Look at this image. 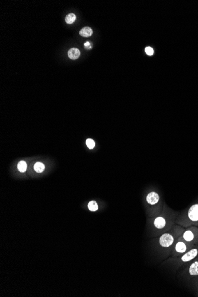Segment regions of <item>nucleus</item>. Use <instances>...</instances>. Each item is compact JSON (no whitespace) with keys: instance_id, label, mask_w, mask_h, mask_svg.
I'll return each instance as SVG.
<instances>
[{"instance_id":"f257e3e1","label":"nucleus","mask_w":198,"mask_h":297,"mask_svg":"<svg viewBox=\"0 0 198 297\" xmlns=\"http://www.w3.org/2000/svg\"><path fill=\"white\" fill-rule=\"evenodd\" d=\"M184 230V227L175 224L167 232L152 239L151 247L155 256L161 260L170 257L174 244Z\"/></svg>"},{"instance_id":"f03ea898","label":"nucleus","mask_w":198,"mask_h":297,"mask_svg":"<svg viewBox=\"0 0 198 297\" xmlns=\"http://www.w3.org/2000/svg\"><path fill=\"white\" fill-rule=\"evenodd\" d=\"M177 218L176 215L164 211L158 215L148 219L146 234L149 237L154 238L167 232L176 224Z\"/></svg>"},{"instance_id":"7ed1b4c3","label":"nucleus","mask_w":198,"mask_h":297,"mask_svg":"<svg viewBox=\"0 0 198 297\" xmlns=\"http://www.w3.org/2000/svg\"><path fill=\"white\" fill-rule=\"evenodd\" d=\"M198 256V246H195L185 253L177 257H170L166 259V263L174 269H178Z\"/></svg>"},{"instance_id":"20e7f679","label":"nucleus","mask_w":198,"mask_h":297,"mask_svg":"<svg viewBox=\"0 0 198 297\" xmlns=\"http://www.w3.org/2000/svg\"><path fill=\"white\" fill-rule=\"evenodd\" d=\"M181 267L180 275L184 279L189 281L198 276V256Z\"/></svg>"},{"instance_id":"39448f33","label":"nucleus","mask_w":198,"mask_h":297,"mask_svg":"<svg viewBox=\"0 0 198 297\" xmlns=\"http://www.w3.org/2000/svg\"><path fill=\"white\" fill-rule=\"evenodd\" d=\"M178 239L198 246V226L192 225L185 228L183 233Z\"/></svg>"},{"instance_id":"423d86ee","label":"nucleus","mask_w":198,"mask_h":297,"mask_svg":"<svg viewBox=\"0 0 198 297\" xmlns=\"http://www.w3.org/2000/svg\"><path fill=\"white\" fill-rule=\"evenodd\" d=\"M196 245L189 243L185 241L178 239L172 249L170 257H177L187 252Z\"/></svg>"},{"instance_id":"0eeeda50","label":"nucleus","mask_w":198,"mask_h":297,"mask_svg":"<svg viewBox=\"0 0 198 297\" xmlns=\"http://www.w3.org/2000/svg\"><path fill=\"white\" fill-rule=\"evenodd\" d=\"M160 201V197L155 191H150L146 196V202L150 206H156Z\"/></svg>"},{"instance_id":"6e6552de","label":"nucleus","mask_w":198,"mask_h":297,"mask_svg":"<svg viewBox=\"0 0 198 297\" xmlns=\"http://www.w3.org/2000/svg\"><path fill=\"white\" fill-rule=\"evenodd\" d=\"M68 57L73 60H75L78 59L80 56V51L77 48H71L68 52Z\"/></svg>"},{"instance_id":"1a4fd4ad","label":"nucleus","mask_w":198,"mask_h":297,"mask_svg":"<svg viewBox=\"0 0 198 297\" xmlns=\"http://www.w3.org/2000/svg\"><path fill=\"white\" fill-rule=\"evenodd\" d=\"M92 34H93V30L90 27H84L82 28L79 31L80 35L82 37H85V38H88V37L91 36L92 35Z\"/></svg>"},{"instance_id":"9d476101","label":"nucleus","mask_w":198,"mask_h":297,"mask_svg":"<svg viewBox=\"0 0 198 297\" xmlns=\"http://www.w3.org/2000/svg\"><path fill=\"white\" fill-rule=\"evenodd\" d=\"M76 20V15L73 13H70L65 17V21L67 24H73Z\"/></svg>"},{"instance_id":"9b49d317","label":"nucleus","mask_w":198,"mask_h":297,"mask_svg":"<svg viewBox=\"0 0 198 297\" xmlns=\"http://www.w3.org/2000/svg\"><path fill=\"white\" fill-rule=\"evenodd\" d=\"M88 208L89 209V210L91 211H96L98 208V205L97 203V202L94 201H90L89 204H88Z\"/></svg>"},{"instance_id":"f8f14e48","label":"nucleus","mask_w":198,"mask_h":297,"mask_svg":"<svg viewBox=\"0 0 198 297\" xmlns=\"http://www.w3.org/2000/svg\"><path fill=\"white\" fill-rule=\"evenodd\" d=\"M34 169L37 173H42L45 169V166L43 163L40 162H38L35 163L34 166Z\"/></svg>"},{"instance_id":"ddd939ff","label":"nucleus","mask_w":198,"mask_h":297,"mask_svg":"<svg viewBox=\"0 0 198 297\" xmlns=\"http://www.w3.org/2000/svg\"><path fill=\"white\" fill-rule=\"evenodd\" d=\"M17 167H18V170L20 172H22V173L24 172L27 169V164L25 161H21L18 163Z\"/></svg>"},{"instance_id":"4468645a","label":"nucleus","mask_w":198,"mask_h":297,"mask_svg":"<svg viewBox=\"0 0 198 297\" xmlns=\"http://www.w3.org/2000/svg\"><path fill=\"white\" fill-rule=\"evenodd\" d=\"M86 144L89 149H93L95 147V143L92 139H87L86 141Z\"/></svg>"},{"instance_id":"2eb2a0df","label":"nucleus","mask_w":198,"mask_h":297,"mask_svg":"<svg viewBox=\"0 0 198 297\" xmlns=\"http://www.w3.org/2000/svg\"><path fill=\"white\" fill-rule=\"evenodd\" d=\"M191 280H192V282L193 284V285L195 287V288L196 291V292H197V294L198 296V276H196V277L192 279Z\"/></svg>"},{"instance_id":"dca6fc26","label":"nucleus","mask_w":198,"mask_h":297,"mask_svg":"<svg viewBox=\"0 0 198 297\" xmlns=\"http://www.w3.org/2000/svg\"><path fill=\"white\" fill-rule=\"evenodd\" d=\"M145 52L148 55H153L154 54V50L151 47H146L145 48Z\"/></svg>"},{"instance_id":"f3484780","label":"nucleus","mask_w":198,"mask_h":297,"mask_svg":"<svg viewBox=\"0 0 198 297\" xmlns=\"http://www.w3.org/2000/svg\"><path fill=\"white\" fill-rule=\"evenodd\" d=\"M84 46H85L86 47H89V46H90V43H89V42H87L86 43H84Z\"/></svg>"}]
</instances>
